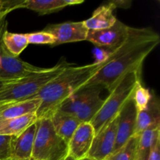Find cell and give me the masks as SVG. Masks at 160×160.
<instances>
[{"instance_id":"cell-30","label":"cell","mask_w":160,"mask_h":160,"mask_svg":"<svg viewBox=\"0 0 160 160\" xmlns=\"http://www.w3.org/2000/svg\"><path fill=\"white\" fill-rule=\"evenodd\" d=\"M83 160H96V159H90V158H85V159H84Z\"/></svg>"},{"instance_id":"cell-6","label":"cell","mask_w":160,"mask_h":160,"mask_svg":"<svg viewBox=\"0 0 160 160\" xmlns=\"http://www.w3.org/2000/svg\"><path fill=\"white\" fill-rule=\"evenodd\" d=\"M6 25V20L0 23V82L2 84L22 79L44 69L24 62L9 52L2 40V34L7 28Z\"/></svg>"},{"instance_id":"cell-24","label":"cell","mask_w":160,"mask_h":160,"mask_svg":"<svg viewBox=\"0 0 160 160\" xmlns=\"http://www.w3.org/2000/svg\"><path fill=\"white\" fill-rule=\"evenodd\" d=\"M28 44H34V45H55L56 39L51 34L45 31H39V32L28 33L25 34Z\"/></svg>"},{"instance_id":"cell-22","label":"cell","mask_w":160,"mask_h":160,"mask_svg":"<svg viewBox=\"0 0 160 160\" xmlns=\"http://www.w3.org/2000/svg\"><path fill=\"white\" fill-rule=\"evenodd\" d=\"M101 92L93 95L74 116L81 123H90L101 109L104 102V99L100 96Z\"/></svg>"},{"instance_id":"cell-21","label":"cell","mask_w":160,"mask_h":160,"mask_svg":"<svg viewBox=\"0 0 160 160\" xmlns=\"http://www.w3.org/2000/svg\"><path fill=\"white\" fill-rule=\"evenodd\" d=\"M2 40L9 52L16 57H18L19 55L29 45L25 34L9 32L7 28L2 32Z\"/></svg>"},{"instance_id":"cell-17","label":"cell","mask_w":160,"mask_h":160,"mask_svg":"<svg viewBox=\"0 0 160 160\" xmlns=\"http://www.w3.org/2000/svg\"><path fill=\"white\" fill-rule=\"evenodd\" d=\"M102 88L99 86L84 88L62 102L57 109L74 117L77 112L93 95L98 92H102Z\"/></svg>"},{"instance_id":"cell-1","label":"cell","mask_w":160,"mask_h":160,"mask_svg":"<svg viewBox=\"0 0 160 160\" xmlns=\"http://www.w3.org/2000/svg\"><path fill=\"white\" fill-rule=\"evenodd\" d=\"M159 42V34L152 28H131L127 40L106 57L102 67L84 88L99 86L109 92L125 74L142 70L145 59Z\"/></svg>"},{"instance_id":"cell-16","label":"cell","mask_w":160,"mask_h":160,"mask_svg":"<svg viewBox=\"0 0 160 160\" xmlns=\"http://www.w3.org/2000/svg\"><path fill=\"white\" fill-rule=\"evenodd\" d=\"M56 134L68 143L81 122L75 117L56 109L48 117Z\"/></svg>"},{"instance_id":"cell-3","label":"cell","mask_w":160,"mask_h":160,"mask_svg":"<svg viewBox=\"0 0 160 160\" xmlns=\"http://www.w3.org/2000/svg\"><path fill=\"white\" fill-rule=\"evenodd\" d=\"M71 65L62 59L54 67L44 68L38 73L17 81L3 83L0 87V111L33 98L41 89Z\"/></svg>"},{"instance_id":"cell-7","label":"cell","mask_w":160,"mask_h":160,"mask_svg":"<svg viewBox=\"0 0 160 160\" xmlns=\"http://www.w3.org/2000/svg\"><path fill=\"white\" fill-rule=\"evenodd\" d=\"M131 27L117 20L110 28L102 30H90L86 40L98 47H106L114 50L128 38Z\"/></svg>"},{"instance_id":"cell-11","label":"cell","mask_w":160,"mask_h":160,"mask_svg":"<svg viewBox=\"0 0 160 160\" xmlns=\"http://www.w3.org/2000/svg\"><path fill=\"white\" fill-rule=\"evenodd\" d=\"M95 135L90 123H81L68 142V156L77 160L87 158Z\"/></svg>"},{"instance_id":"cell-31","label":"cell","mask_w":160,"mask_h":160,"mask_svg":"<svg viewBox=\"0 0 160 160\" xmlns=\"http://www.w3.org/2000/svg\"><path fill=\"white\" fill-rule=\"evenodd\" d=\"M7 160H31V159H9Z\"/></svg>"},{"instance_id":"cell-10","label":"cell","mask_w":160,"mask_h":160,"mask_svg":"<svg viewBox=\"0 0 160 160\" xmlns=\"http://www.w3.org/2000/svg\"><path fill=\"white\" fill-rule=\"evenodd\" d=\"M44 31L49 33L55 38L56 45L85 41L88 30L84 26V21H80L50 24L44 29Z\"/></svg>"},{"instance_id":"cell-14","label":"cell","mask_w":160,"mask_h":160,"mask_svg":"<svg viewBox=\"0 0 160 160\" xmlns=\"http://www.w3.org/2000/svg\"><path fill=\"white\" fill-rule=\"evenodd\" d=\"M118 7L117 2L104 4L94 11L90 18L84 20V26L88 31L102 30L110 28L117 22V19L113 14V11Z\"/></svg>"},{"instance_id":"cell-19","label":"cell","mask_w":160,"mask_h":160,"mask_svg":"<svg viewBox=\"0 0 160 160\" xmlns=\"http://www.w3.org/2000/svg\"><path fill=\"white\" fill-rule=\"evenodd\" d=\"M37 121L35 113H30L17 118L0 121V135L14 136Z\"/></svg>"},{"instance_id":"cell-18","label":"cell","mask_w":160,"mask_h":160,"mask_svg":"<svg viewBox=\"0 0 160 160\" xmlns=\"http://www.w3.org/2000/svg\"><path fill=\"white\" fill-rule=\"evenodd\" d=\"M160 140V125L152 127L139 135L135 160H147L150 152Z\"/></svg>"},{"instance_id":"cell-9","label":"cell","mask_w":160,"mask_h":160,"mask_svg":"<svg viewBox=\"0 0 160 160\" xmlns=\"http://www.w3.org/2000/svg\"><path fill=\"white\" fill-rule=\"evenodd\" d=\"M138 109L133 95L123 106L117 115V132L114 152L121 148L135 134Z\"/></svg>"},{"instance_id":"cell-12","label":"cell","mask_w":160,"mask_h":160,"mask_svg":"<svg viewBox=\"0 0 160 160\" xmlns=\"http://www.w3.org/2000/svg\"><path fill=\"white\" fill-rule=\"evenodd\" d=\"M37 131V121L17 135L12 136L10 141V159H31Z\"/></svg>"},{"instance_id":"cell-8","label":"cell","mask_w":160,"mask_h":160,"mask_svg":"<svg viewBox=\"0 0 160 160\" xmlns=\"http://www.w3.org/2000/svg\"><path fill=\"white\" fill-rule=\"evenodd\" d=\"M117 117L96 133L87 158L106 160L113 152L117 132Z\"/></svg>"},{"instance_id":"cell-32","label":"cell","mask_w":160,"mask_h":160,"mask_svg":"<svg viewBox=\"0 0 160 160\" xmlns=\"http://www.w3.org/2000/svg\"><path fill=\"white\" fill-rule=\"evenodd\" d=\"M2 83L0 82V87H1V86H2Z\"/></svg>"},{"instance_id":"cell-20","label":"cell","mask_w":160,"mask_h":160,"mask_svg":"<svg viewBox=\"0 0 160 160\" xmlns=\"http://www.w3.org/2000/svg\"><path fill=\"white\" fill-rule=\"evenodd\" d=\"M40 104L41 101L39 98H32L6 108L0 111V121L17 118L27 114L36 113Z\"/></svg>"},{"instance_id":"cell-2","label":"cell","mask_w":160,"mask_h":160,"mask_svg":"<svg viewBox=\"0 0 160 160\" xmlns=\"http://www.w3.org/2000/svg\"><path fill=\"white\" fill-rule=\"evenodd\" d=\"M105 60L106 58L94 63L81 67H75L72 64L41 89L33 97L39 98L41 101L40 106L35 113L37 120L48 118L62 102L82 89L86 83L102 67Z\"/></svg>"},{"instance_id":"cell-26","label":"cell","mask_w":160,"mask_h":160,"mask_svg":"<svg viewBox=\"0 0 160 160\" xmlns=\"http://www.w3.org/2000/svg\"><path fill=\"white\" fill-rule=\"evenodd\" d=\"M12 136L0 135V160L10 159V141Z\"/></svg>"},{"instance_id":"cell-5","label":"cell","mask_w":160,"mask_h":160,"mask_svg":"<svg viewBox=\"0 0 160 160\" xmlns=\"http://www.w3.org/2000/svg\"><path fill=\"white\" fill-rule=\"evenodd\" d=\"M68 143L55 131L49 118L37 120V131L31 160H64Z\"/></svg>"},{"instance_id":"cell-25","label":"cell","mask_w":160,"mask_h":160,"mask_svg":"<svg viewBox=\"0 0 160 160\" xmlns=\"http://www.w3.org/2000/svg\"><path fill=\"white\" fill-rule=\"evenodd\" d=\"M152 93H150L149 90L142 86V83L138 84L137 88L135 89L133 95L134 102H135L136 107H137L138 111L144 109L149 102L151 98Z\"/></svg>"},{"instance_id":"cell-27","label":"cell","mask_w":160,"mask_h":160,"mask_svg":"<svg viewBox=\"0 0 160 160\" xmlns=\"http://www.w3.org/2000/svg\"><path fill=\"white\" fill-rule=\"evenodd\" d=\"M147 160H160V140L156 142Z\"/></svg>"},{"instance_id":"cell-23","label":"cell","mask_w":160,"mask_h":160,"mask_svg":"<svg viewBox=\"0 0 160 160\" xmlns=\"http://www.w3.org/2000/svg\"><path fill=\"white\" fill-rule=\"evenodd\" d=\"M139 135L134 134L121 148L111 155L106 160H135Z\"/></svg>"},{"instance_id":"cell-15","label":"cell","mask_w":160,"mask_h":160,"mask_svg":"<svg viewBox=\"0 0 160 160\" xmlns=\"http://www.w3.org/2000/svg\"><path fill=\"white\" fill-rule=\"evenodd\" d=\"M82 2L83 0H24L18 1V8H26L44 15Z\"/></svg>"},{"instance_id":"cell-13","label":"cell","mask_w":160,"mask_h":160,"mask_svg":"<svg viewBox=\"0 0 160 160\" xmlns=\"http://www.w3.org/2000/svg\"><path fill=\"white\" fill-rule=\"evenodd\" d=\"M160 125V105L159 98L152 93L151 98L144 109L138 111L135 134H141L144 131Z\"/></svg>"},{"instance_id":"cell-29","label":"cell","mask_w":160,"mask_h":160,"mask_svg":"<svg viewBox=\"0 0 160 160\" xmlns=\"http://www.w3.org/2000/svg\"><path fill=\"white\" fill-rule=\"evenodd\" d=\"M64 160H77V159H73V158H72V157H70V156H67V158H66V159H64Z\"/></svg>"},{"instance_id":"cell-28","label":"cell","mask_w":160,"mask_h":160,"mask_svg":"<svg viewBox=\"0 0 160 160\" xmlns=\"http://www.w3.org/2000/svg\"><path fill=\"white\" fill-rule=\"evenodd\" d=\"M10 12H11V10H9V9H6V8L3 7V6L0 4V23H1L2 20H5L6 15H7L8 13H9Z\"/></svg>"},{"instance_id":"cell-4","label":"cell","mask_w":160,"mask_h":160,"mask_svg":"<svg viewBox=\"0 0 160 160\" xmlns=\"http://www.w3.org/2000/svg\"><path fill=\"white\" fill-rule=\"evenodd\" d=\"M141 72L142 70L128 73L109 91V95L104 99L101 109L90 122L95 134L113 120L132 97L135 89L142 83Z\"/></svg>"}]
</instances>
